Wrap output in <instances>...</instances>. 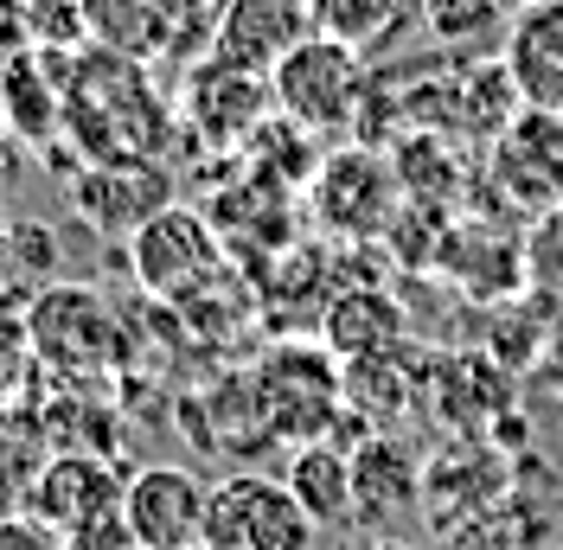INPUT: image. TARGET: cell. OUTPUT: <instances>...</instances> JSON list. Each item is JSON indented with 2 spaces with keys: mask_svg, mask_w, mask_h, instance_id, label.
I'll return each instance as SVG.
<instances>
[{
  "mask_svg": "<svg viewBox=\"0 0 563 550\" xmlns=\"http://www.w3.org/2000/svg\"><path fill=\"white\" fill-rule=\"evenodd\" d=\"M365 52H352L340 38H308L295 45L276 70H269V97H276V116L308 129V135H346L365 109Z\"/></svg>",
  "mask_w": 563,
  "mask_h": 550,
  "instance_id": "6da1fadb",
  "label": "cell"
},
{
  "mask_svg": "<svg viewBox=\"0 0 563 550\" xmlns=\"http://www.w3.org/2000/svg\"><path fill=\"white\" fill-rule=\"evenodd\" d=\"M256 397L269 416L276 442H333L340 436V410H346V378L340 359L314 352V345H276L256 365Z\"/></svg>",
  "mask_w": 563,
  "mask_h": 550,
  "instance_id": "7a4b0ae2",
  "label": "cell"
},
{
  "mask_svg": "<svg viewBox=\"0 0 563 550\" xmlns=\"http://www.w3.org/2000/svg\"><path fill=\"white\" fill-rule=\"evenodd\" d=\"M77 20L122 58L192 65L211 52V0H77Z\"/></svg>",
  "mask_w": 563,
  "mask_h": 550,
  "instance_id": "3957f363",
  "label": "cell"
},
{
  "mask_svg": "<svg viewBox=\"0 0 563 550\" xmlns=\"http://www.w3.org/2000/svg\"><path fill=\"white\" fill-rule=\"evenodd\" d=\"M314 518L269 474H224L211 486L199 550H314Z\"/></svg>",
  "mask_w": 563,
  "mask_h": 550,
  "instance_id": "277c9868",
  "label": "cell"
},
{
  "mask_svg": "<svg viewBox=\"0 0 563 550\" xmlns=\"http://www.w3.org/2000/svg\"><path fill=\"white\" fill-rule=\"evenodd\" d=\"M206 506H211V481H199L192 468H174V461H154V468L129 474L122 525L141 550H199Z\"/></svg>",
  "mask_w": 563,
  "mask_h": 550,
  "instance_id": "5b68a950",
  "label": "cell"
},
{
  "mask_svg": "<svg viewBox=\"0 0 563 550\" xmlns=\"http://www.w3.org/2000/svg\"><path fill=\"white\" fill-rule=\"evenodd\" d=\"M122 493H129V474L109 468L103 454H90V448H52L26 513L38 525H52L58 538H77V531H90V525L122 513Z\"/></svg>",
  "mask_w": 563,
  "mask_h": 550,
  "instance_id": "8992f818",
  "label": "cell"
},
{
  "mask_svg": "<svg viewBox=\"0 0 563 550\" xmlns=\"http://www.w3.org/2000/svg\"><path fill=\"white\" fill-rule=\"evenodd\" d=\"M179 116H186V129H192V135L231 147V141L263 135V122L276 116V97H269V77L238 70V65H224V58H211V52H206V58H192V65H186V97H179Z\"/></svg>",
  "mask_w": 563,
  "mask_h": 550,
  "instance_id": "52a82bcc",
  "label": "cell"
},
{
  "mask_svg": "<svg viewBox=\"0 0 563 550\" xmlns=\"http://www.w3.org/2000/svg\"><path fill=\"white\" fill-rule=\"evenodd\" d=\"M314 218L340 238H378L397 218V173L372 147H340L314 167Z\"/></svg>",
  "mask_w": 563,
  "mask_h": 550,
  "instance_id": "ba28073f",
  "label": "cell"
},
{
  "mask_svg": "<svg viewBox=\"0 0 563 550\" xmlns=\"http://www.w3.org/2000/svg\"><path fill=\"white\" fill-rule=\"evenodd\" d=\"M308 38H314L308 0H218L211 7V58L256 70V77H269Z\"/></svg>",
  "mask_w": 563,
  "mask_h": 550,
  "instance_id": "9c48e42d",
  "label": "cell"
},
{
  "mask_svg": "<svg viewBox=\"0 0 563 550\" xmlns=\"http://www.w3.org/2000/svg\"><path fill=\"white\" fill-rule=\"evenodd\" d=\"M499 65L512 77L519 103L538 116H563V0H526L512 13V33Z\"/></svg>",
  "mask_w": 563,
  "mask_h": 550,
  "instance_id": "30bf717a",
  "label": "cell"
},
{
  "mask_svg": "<svg viewBox=\"0 0 563 550\" xmlns=\"http://www.w3.org/2000/svg\"><path fill=\"white\" fill-rule=\"evenodd\" d=\"M58 333H70V340L52 352V365H65V372H97L109 352H115V320H109V308L90 288H70V282L52 288L33 308V340L52 345Z\"/></svg>",
  "mask_w": 563,
  "mask_h": 550,
  "instance_id": "8fae6325",
  "label": "cell"
},
{
  "mask_svg": "<svg viewBox=\"0 0 563 550\" xmlns=\"http://www.w3.org/2000/svg\"><path fill=\"white\" fill-rule=\"evenodd\" d=\"M135 270L147 288L174 295V288H192L206 270H218V243H211V231L199 218L161 211V218H147L135 231Z\"/></svg>",
  "mask_w": 563,
  "mask_h": 550,
  "instance_id": "7c38bea8",
  "label": "cell"
},
{
  "mask_svg": "<svg viewBox=\"0 0 563 550\" xmlns=\"http://www.w3.org/2000/svg\"><path fill=\"white\" fill-rule=\"evenodd\" d=\"M417 506V454L397 436H365L352 448V518L385 525V513H410Z\"/></svg>",
  "mask_w": 563,
  "mask_h": 550,
  "instance_id": "4fadbf2b",
  "label": "cell"
},
{
  "mask_svg": "<svg viewBox=\"0 0 563 550\" xmlns=\"http://www.w3.org/2000/svg\"><path fill=\"white\" fill-rule=\"evenodd\" d=\"M288 493L314 525H340L352 518V454L340 442H308L288 454Z\"/></svg>",
  "mask_w": 563,
  "mask_h": 550,
  "instance_id": "5bb4252c",
  "label": "cell"
},
{
  "mask_svg": "<svg viewBox=\"0 0 563 550\" xmlns=\"http://www.w3.org/2000/svg\"><path fill=\"white\" fill-rule=\"evenodd\" d=\"M45 461H52L45 422H38L33 410H20V404H0V518L26 513Z\"/></svg>",
  "mask_w": 563,
  "mask_h": 550,
  "instance_id": "9a60e30c",
  "label": "cell"
},
{
  "mask_svg": "<svg viewBox=\"0 0 563 550\" xmlns=\"http://www.w3.org/2000/svg\"><path fill=\"white\" fill-rule=\"evenodd\" d=\"M422 33L449 52H506V33H512V0H417Z\"/></svg>",
  "mask_w": 563,
  "mask_h": 550,
  "instance_id": "2e32d148",
  "label": "cell"
},
{
  "mask_svg": "<svg viewBox=\"0 0 563 550\" xmlns=\"http://www.w3.org/2000/svg\"><path fill=\"white\" fill-rule=\"evenodd\" d=\"M308 13H314L320 38H340L352 52H372V45H385L404 26L410 0H308Z\"/></svg>",
  "mask_w": 563,
  "mask_h": 550,
  "instance_id": "e0dca14e",
  "label": "cell"
},
{
  "mask_svg": "<svg viewBox=\"0 0 563 550\" xmlns=\"http://www.w3.org/2000/svg\"><path fill=\"white\" fill-rule=\"evenodd\" d=\"M397 340V308H390L385 295H346V301H333L327 314V352L333 359H365V352H390Z\"/></svg>",
  "mask_w": 563,
  "mask_h": 550,
  "instance_id": "ac0fdd59",
  "label": "cell"
},
{
  "mask_svg": "<svg viewBox=\"0 0 563 550\" xmlns=\"http://www.w3.org/2000/svg\"><path fill=\"white\" fill-rule=\"evenodd\" d=\"M0 550H70L52 525H38L33 513H20V518H0Z\"/></svg>",
  "mask_w": 563,
  "mask_h": 550,
  "instance_id": "d6986e66",
  "label": "cell"
},
{
  "mask_svg": "<svg viewBox=\"0 0 563 550\" xmlns=\"http://www.w3.org/2000/svg\"><path fill=\"white\" fill-rule=\"evenodd\" d=\"M365 550H404V544H365Z\"/></svg>",
  "mask_w": 563,
  "mask_h": 550,
  "instance_id": "ffe728a7",
  "label": "cell"
},
{
  "mask_svg": "<svg viewBox=\"0 0 563 550\" xmlns=\"http://www.w3.org/2000/svg\"><path fill=\"white\" fill-rule=\"evenodd\" d=\"M512 7H526V0H512Z\"/></svg>",
  "mask_w": 563,
  "mask_h": 550,
  "instance_id": "44dd1931",
  "label": "cell"
},
{
  "mask_svg": "<svg viewBox=\"0 0 563 550\" xmlns=\"http://www.w3.org/2000/svg\"><path fill=\"white\" fill-rule=\"evenodd\" d=\"M211 7H218V0H211Z\"/></svg>",
  "mask_w": 563,
  "mask_h": 550,
  "instance_id": "7402d4cb",
  "label": "cell"
}]
</instances>
